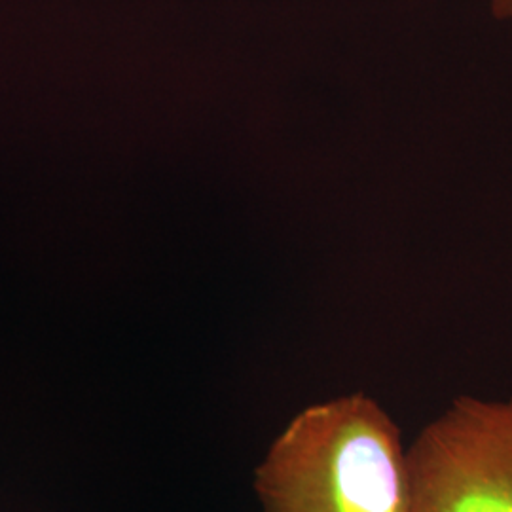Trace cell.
I'll return each mask as SVG.
<instances>
[{"label": "cell", "instance_id": "3", "mask_svg": "<svg viewBox=\"0 0 512 512\" xmlns=\"http://www.w3.org/2000/svg\"><path fill=\"white\" fill-rule=\"evenodd\" d=\"M495 19L512 23V0H488Z\"/></svg>", "mask_w": 512, "mask_h": 512}, {"label": "cell", "instance_id": "1", "mask_svg": "<svg viewBox=\"0 0 512 512\" xmlns=\"http://www.w3.org/2000/svg\"><path fill=\"white\" fill-rule=\"evenodd\" d=\"M255 488L262 512H412L401 429L365 393L302 410L268 450Z\"/></svg>", "mask_w": 512, "mask_h": 512}, {"label": "cell", "instance_id": "2", "mask_svg": "<svg viewBox=\"0 0 512 512\" xmlns=\"http://www.w3.org/2000/svg\"><path fill=\"white\" fill-rule=\"evenodd\" d=\"M412 512H512V395L456 397L406 446Z\"/></svg>", "mask_w": 512, "mask_h": 512}]
</instances>
